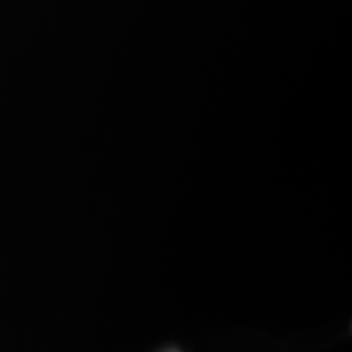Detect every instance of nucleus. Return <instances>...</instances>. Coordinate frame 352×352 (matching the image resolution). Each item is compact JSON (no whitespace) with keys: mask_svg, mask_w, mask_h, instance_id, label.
Wrapping results in <instances>:
<instances>
[{"mask_svg":"<svg viewBox=\"0 0 352 352\" xmlns=\"http://www.w3.org/2000/svg\"><path fill=\"white\" fill-rule=\"evenodd\" d=\"M165 352H178V351H165Z\"/></svg>","mask_w":352,"mask_h":352,"instance_id":"f257e3e1","label":"nucleus"}]
</instances>
